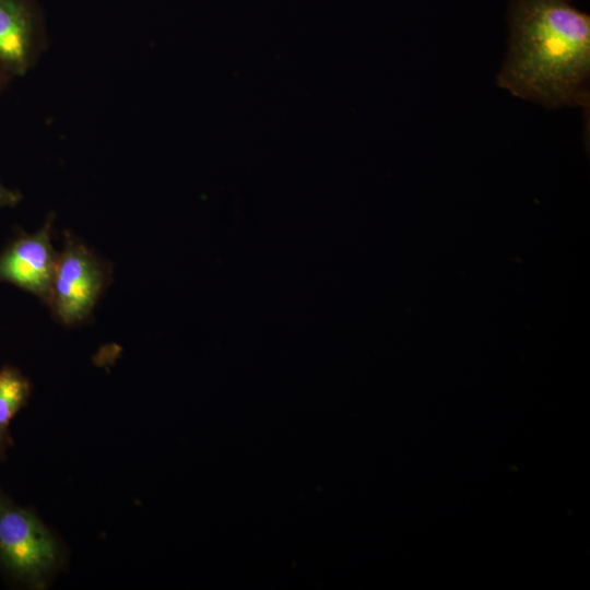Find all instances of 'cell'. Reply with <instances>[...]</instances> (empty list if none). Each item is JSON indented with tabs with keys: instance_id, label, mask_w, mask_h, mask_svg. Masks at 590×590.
<instances>
[{
	"instance_id": "1",
	"label": "cell",
	"mask_w": 590,
	"mask_h": 590,
	"mask_svg": "<svg viewBox=\"0 0 590 590\" xmlns=\"http://www.w3.org/2000/svg\"><path fill=\"white\" fill-rule=\"evenodd\" d=\"M497 84L546 108H589L590 15L570 0H509Z\"/></svg>"
},
{
	"instance_id": "2",
	"label": "cell",
	"mask_w": 590,
	"mask_h": 590,
	"mask_svg": "<svg viewBox=\"0 0 590 590\" xmlns=\"http://www.w3.org/2000/svg\"><path fill=\"white\" fill-rule=\"evenodd\" d=\"M64 564L59 538L0 485V574L14 586L45 589Z\"/></svg>"
},
{
	"instance_id": "3",
	"label": "cell",
	"mask_w": 590,
	"mask_h": 590,
	"mask_svg": "<svg viewBox=\"0 0 590 590\" xmlns=\"http://www.w3.org/2000/svg\"><path fill=\"white\" fill-rule=\"evenodd\" d=\"M110 280L109 264L70 233H64L47 305L61 323H81L90 317Z\"/></svg>"
},
{
	"instance_id": "4",
	"label": "cell",
	"mask_w": 590,
	"mask_h": 590,
	"mask_svg": "<svg viewBox=\"0 0 590 590\" xmlns=\"http://www.w3.org/2000/svg\"><path fill=\"white\" fill-rule=\"evenodd\" d=\"M52 220L36 233L20 232L0 252V282L10 283L47 304L58 253L52 244Z\"/></svg>"
},
{
	"instance_id": "5",
	"label": "cell",
	"mask_w": 590,
	"mask_h": 590,
	"mask_svg": "<svg viewBox=\"0 0 590 590\" xmlns=\"http://www.w3.org/2000/svg\"><path fill=\"white\" fill-rule=\"evenodd\" d=\"M39 28L32 0H0V64L9 74L23 75L30 69Z\"/></svg>"
},
{
	"instance_id": "6",
	"label": "cell",
	"mask_w": 590,
	"mask_h": 590,
	"mask_svg": "<svg viewBox=\"0 0 590 590\" xmlns=\"http://www.w3.org/2000/svg\"><path fill=\"white\" fill-rule=\"evenodd\" d=\"M31 394L32 384L19 368L12 365L0 368V464L5 462L14 445L11 422L26 406Z\"/></svg>"
},
{
	"instance_id": "7",
	"label": "cell",
	"mask_w": 590,
	"mask_h": 590,
	"mask_svg": "<svg viewBox=\"0 0 590 590\" xmlns=\"http://www.w3.org/2000/svg\"><path fill=\"white\" fill-rule=\"evenodd\" d=\"M22 200V194L0 182V209L13 208Z\"/></svg>"
},
{
	"instance_id": "8",
	"label": "cell",
	"mask_w": 590,
	"mask_h": 590,
	"mask_svg": "<svg viewBox=\"0 0 590 590\" xmlns=\"http://www.w3.org/2000/svg\"><path fill=\"white\" fill-rule=\"evenodd\" d=\"M7 74H9L0 64V88L2 87L4 81H5V78H7Z\"/></svg>"
}]
</instances>
